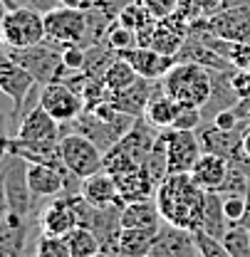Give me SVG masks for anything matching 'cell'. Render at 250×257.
<instances>
[{"label":"cell","instance_id":"4316f807","mask_svg":"<svg viewBox=\"0 0 250 257\" xmlns=\"http://www.w3.org/2000/svg\"><path fill=\"white\" fill-rule=\"evenodd\" d=\"M64 237H67V245H69L72 257H94L102 252V240L97 237V232H94L92 227L77 225Z\"/></svg>","mask_w":250,"mask_h":257},{"label":"cell","instance_id":"5bb4252c","mask_svg":"<svg viewBox=\"0 0 250 257\" xmlns=\"http://www.w3.org/2000/svg\"><path fill=\"white\" fill-rule=\"evenodd\" d=\"M188 40V20H184L179 13L156 20V28H154V37L149 42V47H154L161 55H169L176 60V55L181 52V47L186 45Z\"/></svg>","mask_w":250,"mask_h":257},{"label":"cell","instance_id":"f546056e","mask_svg":"<svg viewBox=\"0 0 250 257\" xmlns=\"http://www.w3.org/2000/svg\"><path fill=\"white\" fill-rule=\"evenodd\" d=\"M218 10H223V0H181L176 13L184 20L193 23V20H201V18H211Z\"/></svg>","mask_w":250,"mask_h":257},{"label":"cell","instance_id":"4fadbf2b","mask_svg":"<svg viewBox=\"0 0 250 257\" xmlns=\"http://www.w3.org/2000/svg\"><path fill=\"white\" fill-rule=\"evenodd\" d=\"M117 55L131 64L139 77H144V79H156V82L163 79V74L176 64L174 57L161 55V52H156V50L149 47V45H136V47H129V50L117 52Z\"/></svg>","mask_w":250,"mask_h":257},{"label":"cell","instance_id":"9a60e30c","mask_svg":"<svg viewBox=\"0 0 250 257\" xmlns=\"http://www.w3.org/2000/svg\"><path fill=\"white\" fill-rule=\"evenodd\" d=\"M79 225L77 220V210L72 203V193L52 198V203L40 213V230L47 235H67L69 230H74Z\"/></svg>","mask_w":250,"mask_h":257},{"label":"cell","instance_id":"ac0fdd59","mask_svg":"<svg viewBox=\"0 0 250 257\" xmlns=\"http://www.w3.org/2000/svg\"><path fill=\"white\" fill-rule=\"evenodd\" d=\"M228 171H230L228 159H223L218 154H211V151H203L191 168V178L203 191H220V186L228 178Z\"/></svg>","mask_w":250,"mask_h":257},{"label":"cell","instance_id":"836d02e7","mask_svg":"<svg viewBox=\"0 0 250 257\" xmlns=\"http://www.w3.org/2000/svg\"><path fill=\"white\" fill-rule=\"evenodd\" d=\"M35 257H72L64 235H47L42 232L35 247Z\"/></svg>","mask_w":250,"mask_h":257},{"label":"cell","instance_id":"44dd1931","mask_svg":"<svg viewBox=\"0 0 250 257\" xmlns=\"http://www.w3.org/2000/svg\"><path fill=\"white\" fill-rule=\"evenodd\" d=\"M243 131L245 126L235 128V131H220L213 124L208 128H203L198 136H201V144H203V151H211V154H218L223 159H228V163L233 159L240 156V141H243Z\"/></svg>","mask_w":250,"mask_h":257},{"label":"cell","instance_id":"ee69618b","mask_svg":"<svg viewBox=\"0 0 250 257\" xmlns=\"http://www.w3.org/2000/svg\"><path fill=\"white\" fill-rule=\"evenodd\" d=\"M10 114H3L0 111V139H8V124H10Z\"/></svg>","mask_w":250,"mask_h":257},{"label":"cell","instance_id":"f6af8a7d","mask_svg":"<svg viewBox=\"0 0 250 257\" xmlns=\"http://www.w3.org/2000/svg\"><path fill=\"white\" fill-rule=\"evenodd\" d=\"M240 149H243V154L250 159V124L245 126V131H243V141H240Z\"/></svg>","mask_w":250,"mask_h":257},{"label":"cell","instance_id":"7bdbcfd3","mask_svg":"<svg viewBox=\"0 0 250 257\" xmlns=\"http://www.w3.org/2000/svg\"><path fill=\"white\" fill-rule=\"evenodd\" d=\"M10 215V205H8V193H5V178H3V168H0V223Z\"/></svg>","mask_w":250,"mask_h":257},{"label":"cell","instance_id":"7a4b0ae2","mask_svg":"<svg viewBox=\"0 0 250 257\" xmlns=\"http://www.w3.org/2000/svg\"><path fill=\"white\" fill-rule=\"evenodd\" d=\"M161 87L179 104L206 106L213 96V72L196 62H176L163 74Z\"/></svg>","mask_w":250,"mask_h":257},{"label":"cell","instance_id":"d6a6232c","mask_svg":"<svg viewBox=\"0 0 250 257\" xmlns=\"http://www.w3.org/2000/svg\"><path fill=\"white\" fill-rule=\"evenodd\" d=\"M104 42H107L114 52H124V50H129V47H136V45H139L136 32L131 30V28H126V25H122L119 20H114V23L109 25Z\"/></svg>","mask_w":250,"mask_h":257},{"label":"cell","instance_id":"f35d334b","mask_svg":"<svg viewBox=\"0 0 250 257\" xmlns=\"http://www.w3.org/2000/svg\"><path fill=\"white\" fill-rule=\"evenodd\" d=\"M213 126L220 128V131H235V128L245 126V124L240 121V116L235 114L233 106H223V109H218L213 114Z\"/></svg>","mask_w":250,"mask_h":257},{"label":"cell","instance_id":"bcb514c9","mask_svg":"<svg viewBox=\"0 0 250 257\" xmlns=\"http://www.w3.org/2000/svg\"><path fill=\"white\" fill-rule=\"evenodd\" d=\"M245 230H250V188H248V203H245V213H243V218H240V223Z\"/></svg>","mask_w":250,"mask_h":257},{"label":"cell","instance_id":"ba28073f","mask_svg":"<svg viewBox=\"0 0 250 257\" xmlns=\"http://www.w3.org/2000/svg\"><path fill=\"white\" fill-rule=\"evenodd\" d=\"M0 168H3V178H5L10 213H15L20 218H30L32 208H35V195H32L30 183H28V161L8 154Z\"/></svg>","mask_w":250,"mask_h":257},{"label":"cell","instance_id":"f907efd6","mask_svg":"<svg viewBox=\"0 0 250 257\" xmlns=\"http://www.w3.org/2000/svg\"><path fill=\"white\" fill-rule=\"evenodd\" d=\"M94 257H119V255H112V252H104V250H102L99 255H94Z\"/></svg>","mask_w":250,"mask_h":257},{"label":"cell","instance_id":"1f68e13d","mask_svg":"<svg viewBox=\"0 0 250 257\" xmlns=\"http://www.w3.org/2000/svg\"><path fill=\"white\" fill-rule=\"evenodd\" d=\"M220 240L230 257H250V230H245L243 225H230Z\"/></svg>","mask_w":250,"mask_h":257},{"label":"cell","instance_id":"8d00e7d4","mask_svg":"<svg viewBox=\"0 0 250 257\" xmlns=\"http://www.w3.org/2000/svg\"><path fill=\"white\" fill-rule=\"evenodd\" d=\"M223 195V193H220ZM245 203H248V193H225L223 195V210H225V218L230 220V225H238L243 213H245Z\"/></svg>","mask_w":250,"mask_h":257},{"label":"cell","instance_id":"9c48e42d","mask_svg":"<svg viewBox=\"0 0 250 257\" xmlns=\"http://www.w3.org/2000/svg\"><path fill=\"white\" fill-rule=\"evenodd\" d=\"M35 84H40V82L23 64L10 60V55H8V60L0 64V92L5 96H10V101H13L10 116H13L15 124H20V119H23V106H25V101H28Z\"/></svg>","mask_w":250,"mask_h":257},{"label":"cell","instance_id":"603a6c76","mask_svg":"<svg viewBox=\"0 0 250 257\" xmlns=\"http://www.w3.org/2000/svg\"><path fill=\"white\" fill-rule=\"evenodd\" d=\"M28 245V218L10 213L0 223V257H25Z\"/></svg>","mask_w":250,"mask_h":257},{"label":"cell","instance_id":"484cf974","mask_svg":"<svg viewBox=\"0 0 250 257\" xmlns=\"http://www.w3.org/2000/svg\"><path fill=\"white\" fill-rule=\"evenodd\" d=\"M230 227V220L225 218V210H223V195L218 191H208L206 195V210H203V225L201 230L208 232L211 237H223Z\"/></svg>","mask_w":250,"mask_h":257},{"label":"cell","instance_id":"681fc988","mask_svg":"<svg viewBox=\"0 0 250 257\" xmlns=\"http://www.w3.org/2000/svg\"><path fill=\"white\" fill-rule=\"evenodd\" d=\"M10 10V5H8V0H0V20H3V15Z\"/></svg>","mask_w":250,"mask_h":257},{"label":"cell","instance_id":"7dc6e473","mask_svg":"<svg viewBox=\"0 0 250 257\" xmlns=\"http://www.w3.org/2000/svg\"><path fill=\"white\" fill-rule=\"evenodd\" d=\"M8 144H10V136H8V139H0V163L8 156Z\"/></svg>","mask_w":250,"mask_h":257},{"label":"cell","instance_id":"e575fe53","mask_svg":"<svg viewBox=\"0 0 250 257\" xmlns=\"http://www.w3.org/2000/svg\"><path fill=\"white\" fill-rule=\"evenodd\" d=\"M193 237H196V245H198L201 257H230V252L223 245V240H218V237H211L203 230H196Z\"/></svg>","mask_w":250,"mask_h":257},{"label":"cell","instance_id":"2e32d148","mask_svg":"<svg viewBox=\"0 0 250 257\" xmlns=\"http://www.w3.org/2000/svg\"><path fill=\"white\" fill-rule=\"evenodd\" d=\"M163 225V223H161ZM161 225H149V227H122L117 235V242L112 247V255L119 257H149L154 242L158 237Z\"/></svg>","mask_w":250,"mask_h":257},{"label":"cell","instance_id":"c3c4849f","mask_svg":"<svg viewBox=\"0 0 250 257\" xmlns=\"http://www.w3.org/2000/svg\"><path fill=\"white\" fill-rule=\"evenodd\" d=\"M0 60H8V45L0 40Z\"/></svg>","mask_w":250,"mask_h":257},{"label":"cell","instance_id":"83f0119b","mask_svg":"<svg viewBox=\"0 0 250 257\" xmlns=\"http://www.w3.org/2000/svg\"><path fill=\"white\" fill-rule=\"evenodd\" d=\"M136 79H139L136 69L126 62V60H122L119 55H117L114 62L107 67V72H104V82H107L109 92H122L126 87H131Z\"/></svg>","mask_w":250,"mask_h":257},{"label":"cell","instance_id":"8fae6325","mask_svg":"<svg viewBox=\"0 0 250 257\" xmlns=\"http://www.w3.org/2000/svg\"><path fill=\"white\" fill-rule=\"evenodd\" d=\"M40 106L60 124H72L85 111V99L64 82H50V84H42Z\"/></svg>","mask_w":250,"mask_h":257},{"label":"cell","instance_id":"d6986e66","mask_svg":"<svg viewBox=\"0 0 250 257\" xmlns=\"http://www.w3.org/2000/svg\"><path fill=\"white\" fill-rule=\"evenodd\" d=\"M79 193L92 203L94 208L124 205V200L119 198V188H117L114 176H112V173H107V171H99V173H92V176L82 178Z\"/></svg>","mask_w":250,"mask_h":257},{"label":"cell","instance_id":"60d3db41","mask_svg":"<svg viewBox=\"0 0 250 257\" xmlns=\"http://www.w3.org/2000/svg\"><path fill=\"white\" fill-rule=\"evenodd\" d=\"M230 89L235 99L250 96V69H230Z\"/></svg>","mask_w":250,"mask_h":257},{"label":"cell","instance_id":"ab89813d","mask_svg":"<svg viewBox=\"0 0 250 257\" xmlns=\"http://www.w3.org/2000/svg\"><path fill=\"white\" fill-rule=\"evenodd\" d=\"M156 20H163V18H169V15H174L176 10H179V3L181 0H139Z\"/></svg>","mask_w":250,"mask_h":257},{"label":"cell","instance_id":"816d5d0a","mask_svg":"<svg viewBox=\"0 0 250 257\" xmlns=\"http://www.w3.org/2000/svg\"><path fill=\"white\" fill-rule=\"evenodd\" d=\"M3 62H5V60H0V64H3Z\"/></svg>","mask_w":250,"mask_h":257},{"label":"cell","instance_id":"d4e9b609","mask_svg":"<svg viewBox=\"0 0 250 257\" xmlns=\"http://www.w3.org/2000/svg\"><path fill=\"white\" fill-rule=\"evenodd\" d=\"M122 227H149V225H161L163 218L158 213V205L154 198L149 200H134V203H124L122 213H119Z\"/></svg>","mask_w":250,"mask_h":257},{"label":"cell","instance_id":"5b68a950","mask_svg":"<svg viewBox=\"0 0 250 257\" xmlns=\"http://www.w3.org/2000/svg\"><path fill=\"white\" fill-rule=\"evenodd\" d=\"M45 32L47 42L67 47V45H85L87 47V10L60 5L45 13Z\"/></svg>","mask_w":250,"mask_h":257},{"label":"cell","instance_id":"6da1fadb","mask_svg":"<svg viewBox=\"0 0 250 257\" xmlns=\"http://www.w3.org/2000/svg\"><path fill=\"white\" fill-rule=\"evenodd\" d=\"M206 195L208 191H203L191 178V173H169L158 183L154 200H156L163 223L196 232L203 225Z\"/></svg>","mask_w":250,"mask_h":257},{"label":"cell","instance_id":"7c38bea8","mask_svg":"<svg viewBox=\"0 0 250 257\" xmlns=\"http://www.w3.org/2000/svg\"><path fill=\"white\" fill-rule=\"evenodd\" d=\"M62 124L57 119H52L40 104L30 109L23 121L18 124V131L13 139L25 141V144H60L62 139Z\"/></svg>","mask_w":250,"mask_h":257},{"label":"cell","instance_id":"3957f363","mask_svg":"<svg viewBox=\"0 0 250 257\" xmlns=\"http://www.w3.org/2000/svg\"><path fill=\"white\" fill-rule=\"evenodd\" d=\"M0 40L13 50L45 42L47 40L45 13H37L35 8H23V5L10 8L0 20Z\"/></svg>","mask_w":250,"mask_h":257},{"label":"cell","instance_id":"b9f144b4","mask_svg":"<svg viewBox=\"0 0 250 257\" xmlns=\"http://www.w3.org/2000/svg\"><path fill=\"white\" fill-rule=\"evenodd\" d=\"M233 109H235V114L240 116V121H243V124H250V96L238 99V101L233 104Z\"/></svg>","mask_w":250,"mask_h":257},{"label":"cell","instance_id":"e0dca14e","mask_svg":"<svg viewBox=\"0 0 250 257\" xmlns=\"http://www.w3.org/2000/svg\"><path fill=\"white\" fill-rule=\"evenodd\" d=\"M117 188H119V198L124 203H134V200H149L156 195L158 183L151 178V173L146 171V166H136L126 173L114 176Z\"/></svg>","mask_w":250,"mask_h":257},{"label":"cell","instance_id":"30bf717a","mask_svg":"<svg viewBox=\"0 0 250 257\" xmlns=\"http://www.w3.org/2000/svg\"><path fill=\"white\" fill-rule=\"evenodd\" d=\"M166 154H169V173H191L193 163L203 154L201 136L186 128H163Z\"/></svg>","mask_w":250,"mask_h":257},{"label":"cell","instance_id":"7402d4cb","mask_svg":"<svg viewBox=\"0 0 250 257\" xmlns=\"http://www.w3.org/2000/svg\"><path fill=\"white\" fill-rule=\"evenodd\" d=\"M176 62H196V64H201V67H206V69H211V72H228V69H235V67L228 62L223 55H218L211 45L201 42V40L193 37V35H188L186 45H184L181 52L176 55Z\"/></svg>","mask_w":250,"mask_h":257},{"label":"cell","instance_id":"f1b7e54d","mask_svg":"<svg viewBox=\"0 0 250 257\" xmlns=\"http://www.w3.org/2000/svg\"><path fill=\"white\" fill-rule=\"evenodd\" d=\"M117 20L126 25V28H131L134 32H139L141 28H146L149 23H154L156 18L139 3V0H129L126 5H122V10L117 13Z\"/></svg>","mask_w":250,"mask_h":257},{"label":"cell","instance_id":"52a82bcc","mask_svg":"<svg viewBox=\"0 0 250 257\" xmlns=\"http://www.w3.org/2000/svg\"><path fill=\"white\" fill-rule=\"evenodd\" d=\"M188 30H208L223 40L250 42V8L248 5L223 8L211 18H201V20L188 23Z\"/></svg>","mask_w":250,"mask_h":257},{"label":"cell","instance_id":"8992f818","mask_svg":"<svg viewBox=\"0 0 250 257\" xmlns=\"http://www.w3.org/2000/svg\"><path fill=\"white\" fill-rule=\"evenodd\" d=\"M60 156H62L64 168L69 173H74L77 178H87L92 173L104 171V151L94 144L92 139H87L79 131L62 134V139H60Z\"/></svg>","mask_w":250,"mask_h":257},{"label":"cell","instance_id":"cb8c5ba5","mask_svg":"<svg viewBox=\"0 0 250 257\" xmlns=\"http://www.w3.org/2000/svg\"><path fill=\"white\" fill-rule=\"evenodd\" d=\"M179 101L174 99V96H169L166 92H163V87L158 84L156 92L151 94V99H149V104H146V111H144V116L154 124V126H158L161 131L163 128H171L174 126V121H176V114H179Z\"/></svg>","mask_w":250,"mask_h":257},{"label":"cell","instance_id":"74e56055","mask_svg":"<svg viewBox=\"0 0 250 257\" xmlns=\"http://www.w3.org/2000/svg\"><path fill=\"white\" fill-rule=\"evenodd\" d=\"M85 62H87V47L85 45H67V47H62L64 69L79 72V69H85Z\"/></svg>","mask_w":250,"mask_h":257},{"label":"cell","instance_id":"277c9868","mask_svg":"<svg viewBox=\"0 0 250 257\" xmlns=\"http://www.w3.org/2000/svg\"><path fill=\"white\" fill-rule=\"evenodd\" d=\"M8 55H10V60L23 64L40 84L60 82L67 74L62 64V47H57L47 40L40 45H32V47H20V50L8 47Z\"/></svg>","mask_w":250,"mask_h":257},{"label":"cell","instance_id":"4dcf8cb0","mask_svg":"<svg viewBox=\"0 0 250 257\" xmlns=\"http://www.w3.org/2000/svg\"><path fill=\"white\" fill-rule=\"evenodd\" d=\"M146 171L151 173V178L161 183L166 176H169V154H166V136H163V131L158 134L156 144H154V149H151V154H149V159H146Z\"/></svg>","mask_w":250,"mask_h":257},{"label":"cell","instance_id":"ffe728a7","mask_svg":"<svg viewBox=\"0 0 250 257\" xmlns=\"http://www.w3.org/2000/svg\"><path fill=\"white\" fill-rule=\"evenodd\" d=\"M156 92V79H144V77H139L131 87H126L122 92H112V104L119 109V111H124V114H131V116H144V111H146V104H149V99L151 94Z\"/></svg>","mask_w":250,"mask_h":257},{"label":"cell","instance_id":"d590c367","mask_svg":"<svg viewBox=\"0 0 250 257\" xmlns=\"http://www.w3.org/2000/svg\"><path fill=\"white\" fill-rule=\"evenodd\" d=\"M203 121V106H191V104H181L176 121L171 128H186V131H196Z\"/></svg>","mask_w":250,"mask_h":257}]
</instances>
